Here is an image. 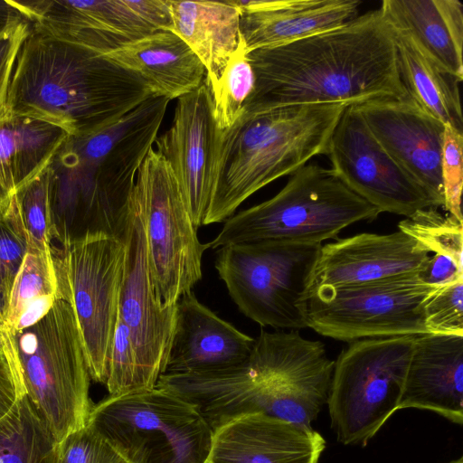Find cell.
I'll return each instance as SVG.
<instances>
[{
  "label": "cell",
  "mask_w": 463,
  "mask_h": 463,
  "mask_svg": "<svg viewBox=\"0 0 463 463\" xmlns=\"http://www.w3.org/2000/svg\"><path fill=\"white\" fill-rule=\"evenodd\" d=\"M321 244L232 243L218 248L220 279L239 310L261 326L307 327V301Z\"/></svg>",
  "instance_id": "9c48e42d"
},
{
  "label": "cell",
  "mask_w": 463,
  "mask_h": 463,
  "mask_svg": "<svg viewBox=\"0 0 463 463\" xmlns=\"http://www.w3.org/2000/svg\"><path fill=\"white\" fill-rule=\"evenodd\" d=\"M24 395L22 376L9 342L0 348V428Z\"/></svg>",
  "instance_id": "ab89813d"
},
{
  "label": "cell",
  "mask_w": 463,
  "mask_h": 463,
  "mask_svg": "<svg viewBox=\"0 0 463 463\" xmlns=\"http://www.w3.org/2000/svg\"><path fill=\"white\" fill-rule=\"evenodd\" d=\"M415 336L360 339L338 355L326 404L339 442L364 447L399 410Z\"/></svg>",
  "instance_id": "30bf717a"
},
{
  "label": "cell",
  "mask_w": 463,
  "mask_h": 463,
  "mask_svg": "<svg viewBox=\"0 0 463 463\" xmlns=\"http://www.w3.org/2000/svg\"><path fill=\"white\" fill-rule=\"evenodd\" d=\"M437 288L423 283L418 272L315 288L307 301V327L345 342L429 334L424 306Z\"/></svg>",
  "instance_id": "4fadbf2b"
},
{
  "label": "cell",
  "mask_w": 463,
  "mask_h": 463,
  "mask_svg": "<svg viewBox=\"0 0 463 463\" xmlns=\"http://www.w3.org/2000/svg\"><path fill=\"white\" fill-rule=\"evenodd\" d=\"M130 222L124 240L126 257L118 317L129 331L140 391L156 387L165 372L175 324L176 305L163 306L152 283L146 232L136 203L129 199Z\"/></svg>",
  "instance_id": "2e32d148"
},
{
  "label": "cell",
  "mask_w": 463,
  "mask_h": 463,
  "mask_svg": "<svg viewBox=\"0 0 463 463\" xmlns=\"http://www.w3.org/2000/svg\"><path fill=\"white\" fill-rule=\"evenodd\" d=\"M398 228L428 252L449 257L463 266V225L453 215L428 207L405 217Z\"/></svg>",
  "instance_id": "1f68e13d"
},
{
  "label": "cell",
  "mask_w": 463,
  "mask_h": 463,
  "mask_svg": "<svg viewBox=\"0 0 463 463\" xmlns=\"http://www.w3.org/2000/svg\"><path fill=\"white\" fill-rule=\"evenodd\" d=\"M248 52L339 27L358 15L359 0H232Z\"/></svg>",
  "instance_id": "7402d4cb"
},
{
  "label": "cell",
  "mask_w": 463,
  "mask_h": 463,
  "mask_svg": "<svg viewBox=\"0 0 463 463\" xmlns=\"http://www.w3.org/2000/svg\"><path fill=\"white\" fill-rule=\"evenodd\" d=\"M430 254L400 230L388 234L364 232L340 239L321 247L310 289L361 284L418 272Z\"/></svg>",
  "instance_id": "ffe728a7"
},
{
  "label": "cell",
  "mask_w": 463,
  "mask_h": 463,
  "mask_svg": "<svg viewBox=\"0 0 463 463\" xmlns=\"http://www.w3.org/2000/svg\"><path fill=\"white\" fill-rule=\"evenodd\" d=\"M56 443L24 395L0 428V463H52Z\"/></svg>",
  "instance_id": "f1b7e54d"
},
{
  "label": "cell",
  "mask_w": 463,
  "mask_h": 463,
  "mask_svg": "<svg viewBox=\"0 0 463 463\" xmlns=\"http://www.w3.org/2000/svg\"><path fill=\"white\" fill-rule=\"evenodd\" d=\"M136 74L152 96L168 99L196 90L205 69L191 48L172 31H158L102 54Z\"/></svg>",
  "instance_id": "cb8c5ba5"
},
{
  "label": "cell",
  "mask_w": 463,
  "mask_h": 463,
  "mask_svg": "<svg viewBox=\"0 0 463 463\" xmlns=\"http://www.w3.org/2000/svg\"><path fill=\"white\" fill-rule=\"evenodd\" d=\"M255 88L242 116L310 103L407 96L394 30L379 9L287 44L252 51Z\"/></svg>",
  "instance_id": "6da1fadb"
},
{
  "label": "cell",
  "mask_w": 463,
  "mask_h": 463,
  "mask_svg": "<svg viewBox=\"0 0 463 463\" xmlns=\"http://www.w3.org/2000/svg\"><path fill=\"white\" fill-rule=\"evenodd\" d=\"M3 27H4V26H3ZM3 27H0V29H1V28H3Z\"/></svg>",
  "instance_id": "ee69618b"
},
{
  "label": "cell",
  "mask_w": 463,
  "mask_h": 463,
  "mask_svg": "<svg viewBox=\"0 0 463 463\" xmlns=\"http://www.w3.org/2000/svg\"><path fill=\"white\" fill-rule=\"evenodd\" d=\"M354 107L381 146L424 190L432 207L444 208L441 155L445 125L409 95L375 99Z\"/></svg>",
  "instance_id": "ac0fdd59"
},
{
  "label": "cell",
  "mask_w": 463,
  "mask_h": 463,
  "mask_svg": "<svg viewBox=\"0 0 463 463\" xmlns=\"http://www.w3.org/2000/svg\"><path fill=\"white\" fill-rule=\"evenodd\" d=\"M254 341L218 317L190 291L176 303L164 373L205 374L239 368L249 360Z\"/></svg>",
  "instance_id": "d6986e66"
},
{
  "label": "cell",
  "mask_w": 463,
  "mask_h": 463,
  "mask_svg": "<svg viewBox=\"0 0 463 463\" xmlns=\"http://www.w3.org/2000/svg\"><path fill=\"white\" fill-rule=\"evenodd\" d=\"M5 331L26 396L58 444L88 423L93 406L91 379L72 306L58 298L36 324Z\"/></svg>",
  "instance_id": "52a82bcc"
},
{
  "label": "cell",
  "mask_w": 463,
  "mask_h": 463,
  "mask_svg": "<svg viewBox=\"0 0 463 463\" xmlns=\"http://www.w3.org/2000/svg\"><path fill=\"white\" fill-rule=\"evenodd\" d=\"M88 423L127 463H205L213 435L192 404L156 387L109 395Z\"/></svg>",
  "instance_id": "ba28073f"
},
{
  "label": "cell",
  "mask_w": 463,
  "mask_h": 463,
  "mask_svg": "<svg viewBox=\"0 0 463 463\" xmlns=\"http://www.w3.org/2000/svg\"><path fill=\"white\" fill-rule=\"evenodd\" d=\"M334 366L321 341L306 339L297 330H261L241 367L205 374L163 373L156 387L192 404L213 431L250 413L313 429L326 403Z\"/></svg>",
  "instance_id": "3957f363"
},
{
  "label": "cell",
  "mask_w": 463,
  "mask_h": 463,
  "mask_svg": "<svg viewBox=\"0 0 463 463\" xmlns=\"http://www.w3.org/2000/svg\"><path fill=\"white\" fill-rule=\"evenodd\" d=\"M273 197L227 219L210 249L232 243L321 244L381 212L350 190L334 170L307 163Z\"/></svg>",
  "instance_id": "8992f818"
},
{
  "label": "cell",
  "mask_w": 463,
  "mask_h": 463,
  "mask_svg": "<svg viewBox=\"0 0 463 463\" xmlns=\"http://www.w3.org/2000/svg\"><path fill=\"white\" fill-rule=\"evenodd\" d=\"M418 276L423 283L439 287L463 278V266L449 257L434 254L429 257Z\"/></svg>",
  "instance_id": "60d3db41"
},
{
  "label": "cell",
  "mask_w": 463,
  "mask_h": 463,
  "mask_svg": "<svg viewBox=\"0 0 463 463\" xmlns=\"http://www.w3.org/2000/svg\"><path fill=\"white\" fill-rule=\"evenodd\" d=\"M173 28L205 69L213 90L240 43V11L232 1L166 0Z\"/></svg>",
  "instance_id": "484cf974"
},
{
  "label": "cell",
  "mask_w": 463,
  "mask_h": 463,
  "mask_svg": "<svg viewBox=\"0 0 463 463\" xmlns=\"http://www.w3.org/2000/svg\"><path fill=\"white\" fill-rule=\"evenodd\" d=\"M449 463H463V458H462V457H460L459 458L452 460Z\"/></svg>",
  "instance_id": "7bdbcfd3"
},
{
  "label": "cell",
  "mask_w": 463,
  "mask_h": 463,
  "mask_svg": "<svg viewBox=\"0 0 463 463\" xmlns=\"http://www.w3.org/2000/svg\"><path fill=\"white\" fill-rule=\"evenodd\" d=\"M463 132L445 125L441 155L444 209L463 222L461 194L463 185Z\"/></svg>",
  "instance_id": "74e56055"
},
{
  "label": "cell",
  "mask_w": 463,
  "mask_h": 463,
  "mask_svg": "<svg viewBox=\"0 0 463 463\" xmlns=\"http://www.w3.org/2000/svg\"><path fill=\"white\" fill-rule=\"evenodd\" d=\"M326 155L342 182L381 213L408 217L432 207L424 190L381 146L354 106L342 114Z\"/></svg>",
  "instance_id": "9a60e30c"
},
{
  "label": "cell",
  "mask_w": 463,
  "mask_h": 463,
  "mask_svg": "<svg viewBox=\"0 0 463 463\" xmlns=\"http://www.w3.org/2000/svg\"><path fill=\"white\" fill-rule=\"evenodd\" d=\"M52 463H127L89 423L56 444Z\"/></svg>",
  "instance_id": "d590c367"
},
{
  "label": "cell",
  "mask_w": 463,
  "mask_h": 463,
  "mask_svg": "<svg viewBox=\"0 0 463 463\" xmlns=\"http://www.w3.org/2000/svg\"><path fill=\"white\" fill-rule=\"evenodd\" d=\"M28 244L29 239L13 195L0 212V316L4 321L10 293Z\"/></svg>",
  "instance_id": "d6a6232c"
},
{
  "label": "cell",
  "mask_w": 463,
  "mask_h": 463,
  "mask_svg": "<svg viewBox=\"0 0 463 463\" xmlns=\"http://www.w3.org/2000/svg\"><path fill=\"white\" fill-rule=\"evenodd\" d=\"M169 101L151 96L97 132L69 137L51 165L50 243L67 245L94 236L124 241L136 175Z\"/></svg>",
  "instance_id": "7a4b0ae2"
},
{
  "label": "cell",
  "mask_w": 463,
  "mask_h": 463,
  "mask_svg": "<svg viewBox=\"0 0 463 463\" xmlns=\"http://www.w3.org/2000/svg\"><path fill=\"white\" fill-rule=\"evenodd\" d=\"M151 96L139 77L102 54L31 26L16 57L8 111L81 137L118 121Z\"/></svg>",
  "instance_id": "277c9868"
},
{
  "label": "cell",
  "mask_w": 463,
  "mask_h": 463,
  "mask_svg": "<svg viewBox=\"0 0 463 463\" xmlns=\"http://www.w3.org/2000/svg\"><path fill=\"white\" fill-rule=\"evenodd\" d=\"M429 334L463 335V278L438 287L424 306Z\"/></svg>",
  "instance_id": "e575fe53"
},
{
  "label": "cell",
  "mask_w": 463,
  "mask_h": 463,
  "mask_svg": "<svg viewBox=\"0 0 463 463\" xmlns=\"http://www.w3.org/2000/svg\"><path fill=\"white\" fill-rule=\"evenodd\" d=\"M52 179L50 165L14 194L29 245L43 250L50 249Z\"/></svg>",
  "instance_id": "836d02e7"
},
{
  "label": "cell",
  "mask_w": 463,
  "mask_h": 463,
  "mask_svg": "<svg viewBox=\"0 0 463 463\" xmlns=\"http://www.w3.org/2000/svg\"><path fill=\"white\" fill-rule=\"evenodd\" d=\"M50 249L58 297L74 310L90 379L105 385L118 320L125 242L94 236Z\"/></svg>",
  "instance_id": "7c38bea8"
},
{
  "label": "cell",
  "mask_w": 463,
  "mask_h": 463,
  "mask_svg": "<svg viewBox=\"0 0 463 463\" xmlns=\"http://www.w3.org/2000/svg\"><path fill=\"white\" fill-rule=\"evenodd\" d=\"M381 12L396 31L446 71L463 80V5L458 0H383Z\"/></svg>",
  "instance_id": "d4e9b609"
},
{
  "label": "cell",
  "mask_w": 463,
  "mask_h": 463,
  "mask_svg": "<svg viewBox=\"0 0 463 463\" xmlns=\"http://www.w3.org/2000/svg\"><path fill=\"white\" fill-rule=\"evenodd\" d=\"M222 133L204 78L196 90L177 99L170 128L154 143L169 164L197 229L203 225L212 199Z\"/></svg>",
  "instance_id": "e0dca14e"
},
{
  "label": "cell",
  "mask_w": 463,
  "mask_h": 463,
  "mask_svg": "<svg viewBox=\"0 0 463 463\" xmlns=\"http://www.w3.org/2000/svg\"><path fill=\"white\" fill-rule=\"evenodd\" d=\"M394 37L400 75L407 94L444 125L463 132L458 87L462 80L433 61L406 33L394 30Z\"/></svg>",
  "instance_id": "83f0119b"
},
{
  "label": "cell",
  "mask_w": 463,
  "mask_h": 463,
  "mask_svg": "<svg viewBox=\"0 0 463 463\" xmlns=\"http://www.w3.org/2000/svg\"><path fill=\"white\" fill-rule=\"evenodd\" d=\"M348 105L310 103L241 116L223 130L203 225L226 221L254 193L326 155Z\"/></svg>",
  "instance_id": "5b68a950"
},
{
  "label": "cell",
  "mask_w": 463,
  "mask_h": 463,
  "mask_svg": "<svg viewBox=\"0 0 463 463\" xmlns=\"http://www.w3.org/2000/svg\"><path fill=\"white\" fill-rule=\"evenodd\" d=\"M36 30L99 54L172 31L166 0H9Z\"/></svg>",
  "instance_id": "5bb4252c"
},
{
  "label": "cell",
  "mask_w": 463,
  "mask_h": 463,
  "mask_svg": "<svg viewBox=\"0 0 463 463\" xmlns=\"http://www.w3.org/2000/svg\"><path fill=\"white\" fill-rule=\"evenodd\" d=\"M325 447L313 429L250 413L213 430L205 463H318Z\"/></svg>",
  "instance_id": "44dd1931"
},
{
  "label": "cell",
  "mask_w": 463,
  "mask_h": 463,
  "mask_svg": "<svg viewBox=\"0 0 463 463\" xmlns=\"http://www.w3.org/2000/svg\"><path fill=\"white\" fill-rule=\"evenodd\" d=\"M109 395L139 392L135 350L126 325L118 320L105 383Z\"/></svg>",
  "instance_id": "8d00e7d4"
},
{
  "label": "cell",
  "mask_w": 463,
  "mask_h": 463,
  "mask_svg": "<svg viewBox=\"0 0 463 463\" xmlns=\"http://www.w3.org/2000/svg\"><path fill=\"white\" fill-rule=\"evenodd\" d=\"M130 198L143 220L150 276L160 303L176 305L202 279V243L165 157L151 147L142 161Z\"/></svg>",
  "instance_id": "8fae6325"
},
{
  "label": "cell",
  "mask_w": 463,
  "mask_h": 463,
  "mask_svg": "<svg viewBox=\"0 0 463 463\" xmlns=\"http://www.w3.org/2000/svg\"><path fill=\"white\" fill-rule=\"evenodd\" d=\"M240 35V43L216 86L211 90L214 117L222 130L229 129L242 116L255 88V73Z\"/></svg>",
  "instance_id": "4dcf8cb0"
},
{
  "label": "cell",
  "mask_w": 463,
  "mask_h": 463,
  "mask_svg": "<svg viewBox=\"0 0 463 463\" xmlns=\"http://www.w3.org/2000/svg\"><path fill=\"white\" fill-rule=\"evenodd\" d=\"M45 296L58 297L51 249L43 250L28 244L27 252L10 293L5 316V328L12 332L27 306Z\"/></svg>",
  "instance_id": "f546056e"
},
{
  "label": "cell",
  "mask_w": 463,
  "mask_h": 463,
  "mask_svg": "<svg viewBox=\"0 0 463 463\" xmlns=\"http://www.w3.org/2000/svg\"><path fill=\"white\" fill-rule=\"evenodd\" d=\"M31 32L30 23L23 16L0 29V121L9 116L8 93L20 48Z\"/></svg>",
  "instance_id": "f35d334b"
},
{
  "label": "cell",
  "mask_w": 463,
  "mask_h": 463,
  "mask_svg": "<svg viewBox=\"0 0 463 463\" xmlns=\"http://www.w3.org/2000/svg\"><path fill=\"white\" fill-rule=\"evenodd\" d=\"M69 137L59 127L30 117L9 115L0 121V212L52 165Z\"/></svg>",
  "instance_id": "4316f807"
},
{
  "label": "cell",
  "mask_w": 463,
  "mask_h": 463,
  "mask_svg": "<svg viewBox=\"0 0 463 463\" xmlns=\"http://www.w3.org/2000/svg\"><path fill=\"white\" fill-rule=\"evenodd\" d=\"M433 411L463 423V335L415 336L399 410Z\"/></svg>",
  "instance_id": "603a6c76"
},
{
  "label": "cell",
  "mask_w": 463,
  "mask_h": 463,
  "mask_svg": "<svg viewBox=\"0 0 463 463\" xmlns=\"http://www.w3.org/2000/svg\"><path fill=\"white\" fill-rule=\"evenodd\" d=\"M20 16L22 14L11 5L9 0H0V27Z\"/></svg>",
  "instance_id": "b9f144b4"
}]
</instances>
